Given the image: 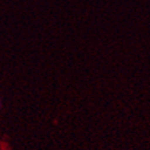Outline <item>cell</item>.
<instances>
[{"instance_id":"obj_1","label":"cell","mask_w":150,"mask_h":150,"mask_svg":"<svg viewBox=\"0 0 150 150\" xmlns=\"http://www.w3.org/2000/svg\"><path fill=\"white\" fill-rule=\"evenodd\" d=\"M0 108H1V100H0Z\"/></svg>"}]
</instances>
